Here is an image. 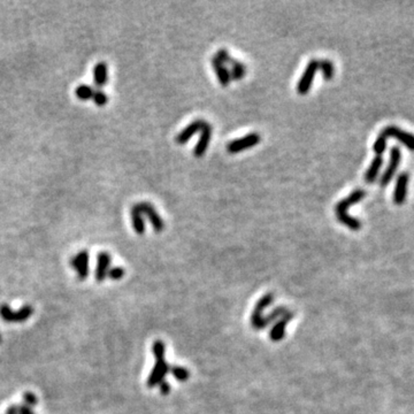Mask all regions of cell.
Wrapping results in <instances>:
<instances>
[{
  "label": "cell",
  "instance_id": "obj_3",
  "mask_svg": "<svg viewBox=\"0 0 414 414\" xmlns=\"http://www.w3.org/2000/svg\"><path fill=\"white\" fill-rule=\"evenodd\" d=\"M261 141V136L257 132H251L242 138H237L227 144V151L232 154L240 153L245 150L253 148L258 145Z\"/></svg>",
  "mask_w": 414,
  "mask_h": 414
},
{
  "label": "cell",
  "instance_id": "obj_5",
  "mask_svg": "<svg viewBox=\"0 0 414 414\" xmlns=\"http://www.w3.org/2000/svg\"><path fill=\"white\" fill-rule=\"evenodd\" d=\"M319 70V60L312 59L308 62V65L305 68L304 73L300 77L298 84H297V91L299 95H306L312 86L313 79L315 77V74Z\"/></svg>",
  "mask_w": 414,
  "mask_h": 414
},
{
  "label": "cell",
  "instance_id": "obj_23",
  "mask_svg": "<svg viewBox=\"0 0 414 414\" xmlns=\"http://www.w3.org/2000/svg\"><path fill=\"white\" fill-rule=\"evenodd\" d=\"M94 92L95 89L90 85H79L76 87V90H75V95H76V97L81 100H90L94 97Z\"/></svg>",
  "mask_w": 414,
  "mask_h": 414
},
{
  "label": "cell",
  "instance_id": "obj_28",
  "mask_svg": "<svg viewBox=\"0 0 414 414\" xmlns=\"http://www.w3.org/2000/svg\"><path fill=\"white\" fill-rule=\"evenodd\" d=\"M215 57H216L217 59H219L221 62H223L224 65L227 64V65H229V66H233L234 64H235V61H236V60L234 59V58L228 53L227 50H224V49L217 50Z\"/></svg>",
  "mask_w": 414,
  "mask_h": 414
},
{
  "label": "cell",
  "instance_id": "obj_33",
  "mask_svg": "<svg viewBox=\"0 0 414 414\" xmlns=\"http://www.w3.org/2000/svg\"><path fill=\"white\" fill-rule=\"evenodd\" d=\"M6 414H18V406L13 405V406L8 407L7 411H6Z\"/></svg>",
  "mask_w": 414,
  "mask_h": 414
},
{
  "label": "cell",
  "instance_id": "obj_16",
  "mask_svg": "<svg viewBox=\"0 0 414 414\" xmlns=\"http://www.w3.org/2000/svg\"><path fill=\"white\" fill-rule=\"evenodd\" d=\"M97 269H96V280L98 282H103L106 279L110 265L112 262V257L107 252H100L98 254Z\"/></svg>",
  "mask_w": 414,
  "mask_h": 414
},
{
  "label": "cell",
  "instance_id": "obj_31",
  "mask_svg": "<svg viewBox=\"0 0 414 414\" xmlns=\"http://www.w3.org/2000/svg\"><path fill=\"white\" fill-rule=\"evenodd\" d=\"M18 414H35L30 406L28 405H20L18 406Z\"/></svg>",
  "mask_w": 414,
  "mask_h": 414
},
{
  "label": "cell",
  "instance_id": "obj_32",
  "mask_svg": "<svg viewBox=\"0 0 414 414\" xmlns=\"http://www.w3.org/2000/svg\"><path fill=\"white\" fill-rule=\"evenodd\" d=\"M170 391V384L167 381H162L160 383V392L162 395H167Z\"/></svg>",
  "mask_w": 414,
  "mask_h": 414
},
{
  "label": "cell",
  "instance_id": "obj_29",
  "mask_svg": "<svg viewBox=\"0 0 414 414\" xmlns=\"http://www.w3.org/2000/svg\"><path fill=\"white\" fill-rule=\"evenodd\" d=\"M124 275V269L122 267H113V268H110L107 273V276L112 280H120L122 279Z\"/></svg>",
  "mask_w": 414,
  "mask_h": 414
},
{
  "label": "cell",
  "instance_id": "obj_27",
  "mask_svg": "<svg viewBox=\"0 0 414 414\" xmlns=\"http://www.w3.org/2000/svg\"><path fill=\"white\" fill-rule=\"evenodd\" d=\"M153 354L156 357V360L159 359H165V353H166V346L162 341H156L153 343Z\"/></svg>",
  "mask_w": 414,
  "mask_h": 414
},
{
  "label": "cell",
  "instance_id": "obj_13",
  "mask_svg": "<svg viewBox=\"0 0 414 414\" xmlns=\"http://www.w3.org/2000/svg\"><path fill=\"white\" fill-rule=\"evenodd\" d=\"M205 122H206V121L202 120V119H197V120L192 121V122L189 125H187V127L184 128L183 130L178 133V135L176 136V138H175V142H176V143L179 144V145H183V144L188 143V142L191 140L192 136L196 135V133H197L198 131L202 130V128H203V125L205 124Z\"/></svg>",
  "mask_w": 414,
  "mask_h": 414
},
{
  "label": "cell",
  "instance_id": "obj_26",
  "mask_svg": "<svg viewBox=\"0 0 414 414\" xmlns=\"http://www.w3.org/2000/svg\"><path fill=\"white\" fill-rule=\"evenodd\" d=\"M92 99H94V103L96 104V105L100 106V107L105 106L108 102L107 95L102 89H95L94 97H92Z\"/></svg>",
  "mask_w": 414,
  "mask_h": 414
},
{
  "label": "cell",
  "instance_id": "obj_1",
  "mask_svg": "<svg viewBox=\"0 0 414 414\" xmlns=\"http://www.w3.org/2000/svg\"><path fill=\"white\" fill-rule=\"evenodd\" d=\"M366 197V191L362 189H357L351 192L348 197L340 200L335 206V213L338 222L346 225L353 232H358L361 229L360 220L348 214V210L353 206V205L360 203L361 200Z\"/></svg>",
  "mask_w": 414,
  "mask_h": 414
},
{
  "label": "cell",
  "instance_id": "obj_8",
  "mask_svg": "<svg viewBox=\"0 0 414 414\" xmlns=\"http://www.w3.org/2000/svg\"><path fill=\"white\" fill-rule=\"evenodd\" d=\"M170 371V367L168 363L166 362L165 359H159L156 360V365H154L153 370L150 374L148 379V384L149 388H154L157 387L158 384H160L162 381H165L166 375L168 374V372Z\"/></svg>",
  "mask_w": 414,
  "mask_h": 414
},
{
  "label": "cell",
  "instance_id": "obj_2",
  "mask_svg": "<svg viewBox=\"0 0 414 414\" xmlns=\"http://www.w3.org/2000/svg\"><path fill=\"white\" fill-rule=\"evenodd\" d=\"M401 160V151L398 146H394L390 150V159H389V164L387 166L386 170L383 171V174L381 175V178H380V186L382 188L387 187L389 183L392 181V178L395 177V175L398 170V167L400 165Z\"/></svg>",
  "mask_w": 414,
  "mask_h": 414
},
{
  "label": "cell",
  "instance_id": "obj_24",
  "mask_svg": "<svg viewBox=\"0 0 414 414\" xmlns=\"http://www.w3.org/2000/svg\"><path fill=\"white\" fill-rule=\"evenodd\" d=\"M387 142L388 140L386 137H383L382 135H378L376 140L373 144V151L375 152L376 156H382V154L386 152L387 150Z\"/></svg>",
  "mask_w": 414,
  "mask_h": 414
},
{
  "label": "cell",
  "instance_id": "obj_34",
  "mask_svg": "<svg viewBox=\"0 0 414 414\" xmlns=\"http://www.w3.org/2000/svg\"><path fill=\"white\" fill-rule=\"evenodd\" d=\"M0 343H2V335H0Z\"/></svg>",
  "mask_w": 414,
  "mask_h": 414
},
{
  "label": "cell",
  "instance_id": "obj_10",
  "mask_svg": "<svg viewBox=\"0 0 414 414\" xmlns=\"http://www.w3.org/2000/svg\"><path fill=\"white\" fill-rule=\"evenodd\" d=\"M212 133H213V127L208 122H205L202 130H200V137H199L198 143L196 144V148L194 149L195 157L202 158L204 156L208 148V145H210Z\"/></svg>",
  "mask_w": 414,
  "mask_h": 414
},
{
  "label": "cell",
  "instance_id": "obj_7",
  "mask_svg": "<svg viewBox=\"0 0 414 414\" xmlns=\"http://www.w3.org/2000/svg\"><path fill=\"white\" fill-rule=\"evenodd\" d=\"M142 215L148 216V219L150 222H151L152 227L156 233H161L165 228L164 221H162L161 216L159 215V213L157 212L156 208L153 207V205H151L148 202H141L136 205H133Z\"/></svg>",
  "mask_w": 414,
  "mask_h": 414
},
{
  "label": "cell",
  "instance_id": "obj_21",
  "mask_svg": "<svg viewBox=\"0 0 414 414\" xmlns=\"http://www.w3.org/2000/svg\"><path fill=\"white\" fill-rule=\"evenodd\" d=\"M319 69H321L322 76H324L326 81L333 79L334 74H335V66H334L333 61H330L328 59L319 60Z\"/></svg>",
  "mask_w": 414,
  "mask_h": 414
},
{
  "label": "cell",
  "instance_id": "obj_6",
  "mask_svg": "<svg viewBox=\"0 0 414 414\" xmlns=\"http://www.w3.org/2000/svg\"><path fill=\"white\" fill-rule=\"evenodd\" d=\"M33 309L30 305H26L19 311H13L7 304H3L0 306V316L6 322H23L28 320L32 315Z\"/></svg>",
  "mask_w": 414,
  "mask_h": 414
},
{
  "label": "cell",
  "instance_id": "obj_15",
  "mask_svg": "<svg viewBox=\"0 0 414 414\" xmlns=\"http://www.w3.org/2000/svg\"><path fill=\"white\" fill-rule=\"evenodd\" d=\"M211 64L212 67L214 68V72L216 74V77L219 79L221 86H228L230 84V81H232V77H230V72L228 70L227 67L221 62L215 56H213L211 58Z\"/></svg>",
  "mask_w": 414,
  "mask_h": 414
},
{
  "label": "cell",
  "instance_id": "obj_30",
  "mask_svg": "<svg viewBox=\"0 0 414 414\" xmlns=\"http://www.w3.org/2000/svg\"><path fill=\"white\" fill-rule=\"evenodd\" d=\"M23 401H24V405H28V406H35V405L38 403V399H37V397L32 394V392H26L23 396Z\"/></svg>",
  "mask_w": 414,
  "mask_h": 414
},
{
  "label": "cell",
  "instance_id": "obj_9",
  "mask_svg": "<svg viewBox=\"0 0 414 414\" xmlns=\"http://www.w3.org/2000/svg\"><path fill=\"white\" fill-rule=\"evenodd\" d=\"M408 182H409V175L408 173H401L397 176L396 179V186L394 189V196H392V199H394V203L396 205H403L407 199V190H408Z\"/></svg>",
  "mask_w": 414,
  "mask_h": 414
},
{
  "label": "cell",
  "instance_id": "obj_4",
  "mask_svg": "<svg viewBox=\"0 0 414 414\" xmlns=\"http://www.w3.org/2000/svg\"><path fill=\"white\" fill-rule=\"evenodd\" d=\"M380 135H382L383 137L388 138H395L398 142H400L401 144L406 146L409 151L414 152V135L411 132H407L400 129L398 127H395V125H388L384 129H382L380 131Z\"/></svg>",
  "mask_w": 414,
  "mask_h": 414
},
{
  "label": "cell",
  "instance_id": "obj_11",
  "mask_svg": "<svg viewBox=\"0 0 414 414\" xmlns=\"http://www.w3.org/2000/svg\"><path fill=\"white\" fill-rule=\"evenodd\" d=\"M294 312L291 311H288L286 314H284L282 317H280V319L275 322L273 328H271L270 333H269V337L270 340L273 342H280L286 335V328L288 324H289V321L294 317Z\"/></svg>",
  "mask_w": 414,
  "mask_h": 414
},
{
  "label": "cell",
  "instance_id": "obj_19",
  "mask_svg": "<svg viewBox=\"0 0 414 414\" xmlns=\"http://www.w3.org/2000/svg\"><path fill=\"white\" fill-rule=\"evenodd\" d=\"M288 311H289V309H287V308H284V307H278V308H275L274 311L270 312L268 315L262 316L261 320L259 321L256 327H254V329H263V328L268 327V326H269L270 324H273V322H276V321H278V320L280 319V317H282L284 314H286V313H287Z\"/></svg>",
  "mask_w": 414,
  "mask_h": 414
},
{
  "label": "cell",
  "instance_id": "obj_20",
  "mask_svg": "<svg viewBox=\"0 0 414 414\" xmlns=\"http://www.w3.org/2000/svg\"><path fill=\"white\" fill-rule=\"evenodd\" d=\"M130 216H131L133 230H135L136 234H138V235H143V234L145 233V222H144L143 215L141 214L140 211H138L135 206L131 207Z\"/></svg>",
  "mask_w": 414,
  "mask_h": 414
},
{
  "label": "cell",
  "instance_id": "obj_18",
  "mask_svg": "<svg viewBox=\"0 0 414 414\" xmlns=\"http://www.w3.org/2000/svg\"><path fill=\"white\" fill-rule=\"evenodd\" d=\"M108 81V68L106 62H98L94 68V82L97 89L106 84Z\"/></svg>",
  "mask_w": 414,
  "mask_h": 414
},
{
  "label": "cell",
  "instance_id": "obj_12",
  "mask_svg": "<svg viewBox=\"0 0 414 414\" xmlns=\"http://www.w3.org/2000/svg\"><path fill=\"white\" fill-rule=\"evenodd\" d=\"M72 267L77 271L79 280H85L89 274V253L87 251H81L72 258Z\"/></svg>",
  "mask_w": 414,
  "mask_h": 414
},
{
  "label": "cell",
  "instance_id": "obj_25",
  "mask_svg": "<svg viewBox=\"0 0 414 414\" xmlns=\"http://www.w3.org/2000/svg\"><path fill=\"white\" fill-rule=\"evenodd\" d=\"M170 373L173 374V376L175 379L178 380V381H181V382L187 381V380L189 379V376H190L189 371H188L186 367H181V366L171 367L170 368Z\"/></svg>",
  "mask_w": 414,
  "mask_h": 414
},
{
  "label": "cell",
  "instance_id": "obj_17",
  "mask_svg": "<svg viewBox=\"0 0 414 414\" xmlns=\"http://www.w3.org/2000/svg\"><path fill=\"white\" fill-rule=\"evenodd\" d=\"M382 166H383V157L382 156L374 157V159L372 160L370 167H368V169L365 173V182L368 184L374 183L376 181V178H378L379 176L380 170H381Z\"/></svg>",
  "mask_w": 414,
  "mask_h": 414
},
{
  "label": "cell",
  "instance_id": "obj_14",
  "mask_svg": "<svg viewBox=\"0 0 414 414\" xmlns=\"http://www.w3.org/2000/svg\"><path fill=\"white\" fill-rule=\"evenodd\" d=\"M274 300V295L273 294H266L265 296L262 297V298L259 300L257 303L256 307L253 309V313L252 315H251V324H252V327L254 328L257 326V324L259 321L261 320V317L263 316L262 313L265 309H267V307L269 306V305L273 303Z\"/></svg>",
  "mask_w": 414,
  "mask_h": 414
},
{
  "label": "cell",
  "instance_id": "obj_22",
  "mask_svg": "<svg viewBox=\"0 0 414 414\" xmlns=\"http://www.w3.org/2000/svg\"><path fill=\"white\" fill-rule=\"evenodd\" d=\"M230 67H232V70H229V72H230V77H232V79L240 81V79H242L245 76L246 66L243 64V62L236 60L235 64Z\"/></svg>",
  "mask_w": 414,
  "mask_h": 414
}]
</instances>
